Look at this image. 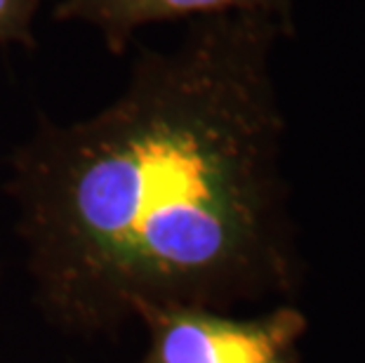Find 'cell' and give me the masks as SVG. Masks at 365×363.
<instances>
[{
    "label": "cell",
    "mask_w": 365,
    "mask_h": 363,
    "mask_svg": "<svg viewBox=\"0 0 365 363\" xmlns=\"http://www.w3.org/2000/svg\"><path fill=\"white\" fill-rule=\"evenodd\" d=\"M149 349L139 363H302L307 316L294 307L236 319L198 307L149 309L139 316Z\"/></svg>",
    "instance_id": "2"
},
{
    "label": "cell",
    "mask_w": 365,
    "mask_h": 363,
    "mask_svg": "<svg viewBox=\"0 0 365 363\" xmlns=\"http://www.w3.org/2000/svg\"><path fill=\"white\" fill-rule=\"evenodd\" d=\"M45 0H0V48H21L34 52L36 19Z\"/></svg>",
    "instance_id": "4"
},
{
    "label": "cell",
    "mask_w": 365,
    "mask_h": 363,
    "mask_svg": "<svg viewBox=\"0 0 365 363\" xmlns=\"http://www.w3.org/2000/svg\"><path fill=\"white\" fill-rule=\"evenodd\" d=\"M290 34L259 14L193 19L173 48L139 50L99 111L38 116L5 194L54 326L97 335L149 309L229 314L297 285L274 73Z\"/></svg>",
    "instance_id": "1"
},
{
    "label": "cell",
    "mask_w": 365,
    "mask_h": 363,
    "mask_svg": "<svg viewBox=\"0 0 365 363\" xmlns=\"http://www.w3.org/2000/svg\"><path fill=\"white\" fill-rule=\"evenodd\" d=\"M299 3L302 0H59L52 7V19L95 29L104 48L123 57L139 31L163 21L259 14L292 29Z\"/></svg>",
    "instance_id": "3"
}]
</instances>
